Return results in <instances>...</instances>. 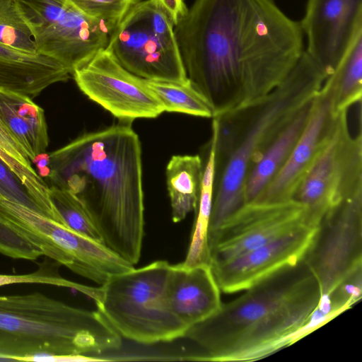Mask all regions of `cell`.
Masks as SVG:
<instances>
[{
    "label": "cell",
    "instance_id": "6da1fadb",
    "mask_svg": "<svg viewBox=\"0 0 362 362\" xmlns=\"http://www.w3.org/2000/svg\"><path fill=\"white\" fill-rule=\"evenodd\" d=\"M174 33L187 77L215 115L264 98L304 52L300 22L274 0H195Z\"/></svg>",
    "mask_w": 362,
    "mask_h": 362
},
{
    "label": "cell",
    "instance_id": "7a4b0ae2",
    "mask_svg": "<svg viewBox=\"0 0 362 362\" xmlns=\"http://www.w3.org/2000/svg\"><path fill=\"white\" fill-rule=\"evenodd\" d=\"M51 186L82 202L103 243L134 265L144 234L141 146L129 122L83 134L48 153Z\"/></svg>",
    "mask_w": 362,
    "mask_h": 362
},
{
    "label": "cell",
    "instance_id": "3957f363",
    "mask_svg": "<svg viewBox=\"0 0 362 362\" xmlns=\"http://www.w3.org/2000/svg\"><path fill=\"white\" fill-rule=\"evenodd\" d=\"M328 75L305 52L273 90L243 107L212 117L213 201L208 240L245 204L252 166L279 134L319 93Z\"/></svg>",
    "mask_w": 362,
    "mask_h": 362
},
{
    "label": "cell",
    "instance_id": "277c9868",
    "mask_svg": "<svg viewBox=\"0 0 362 362\" xmlns=\"http://www.w3.org/2000/svg\"><path fill=\"white\" fill-rule=\"evenodd\" d=\"M121 336L97 310L39 292L0 296V359L100 354L121 348Z\"/></svg>",
    "mask_w": 362,
    "mask_h": 362
},
{
    "label": "cell",
    "instance_id": "5b68a950",
    "mask_svg": "<svg viewBox=\"0 0 362 362\" xmlns=\"http://www.w3.org/2000/svg\"><path fill=\"white\" fill-rule=\"evenodd\" d=\"M170 267L167 261H155L112 275L98 287V311L122 337L143 344L184 337L188 327L167 301Z\"/></svg>",
    "mask_w": 362,
    "mask_h": 362
},
{
    "label": "cell",
    "instance_id": "8992f818",
    "mask_svg": "<svg viewBox=\"0 0 362 362\" xmlns=\"http://www.w3.org/2000/svg\"><path fill=\"white\" fill-rule=\"evenodd\" d=\"M317 286L318 282L303 259L257 282L235 300L222 303L210 317L187 328L184 338L202 350L191 360L220 361L244 333Z\"/></svg>",
    "mask_w": 362,
    "mask_h": 362
},
{
    "label": "cell",
    "instance_id": "52a82bcc",
    "mask_svg": "<svg viewBox=\"0 0 362 362\" xmlns=\"http://www.w3.org/2000/svg\"><path fill=\"white\" fill-rule=\"evenodd\" d=\"M127 71L146 80L188 78L174 25L158 0H138L111 33L105 47Z\"/></svg>",
    "mask_w": 362,
    "mask_h": 362
},
{
    "label": "cell",
    "instance_id": "ba28073f",
    "mask_svg": "<svg viewBox=\"0 0 362 362\" xmlns=\"http://www.w3.org/2000/svg\"><path fill=\"white\" fill-rule=\"evenodd\" d=\"M0 216L49 259L100 285L112 275L134 268L105 245L3 197Z\"/></svg>",
    "mask_w": 362,
    "mask_h": 362
},
{
    "label": "cell",
    "instance_id": "9c48e42d",
    "mask_svg": "<svg viewBox=\"0 0 362 362\" xmlns=\"http://www.w3.org/2000/svg\"><path fill=\"white\" fill-rule=\"evenodd\" d=\"M347 113L337 115L328 140L293 195L305 209L308 226L317 228L331 207L362 192L361 131L351 134Z\"/></svg>",
    "mask_w": 362,
    "mask_h": 362
},
{
    "label": "cell",
    "instance_id": "30bf717a",
    "mask_svg": "<svg viewBox=\"0 0 362 362\" xmlns=\"http://www.w3.org/2000/svg\"><path fill=\"white\" fill-rule=\"evenodd\" d=\"M38 54L71 71L105 48V25L84 14L71 0H18Z\"/></svg>",
    "mask_w": 362,
    "mask_h": 362
},
{
    "label": "cell",
    "instance_id": "8fae6325",
    "mask_svg": "<svg viewBox=\"0 0 362 362\" xmlns=\"http://www.w3.org/2000/svg\"><path fill=\"white\" fill-rule=\"evenodd\" d=\"M303 259L318 282L322 298L362 267V192L327 211Z\"/></svg>",
    "mask_w": 362,
    "mask_h": 362
},
{
    "label": "cell",
    "instance_id": "7c38bea8",
    "mask_svg": "<svg viewBox=\"0 0 362 362\" xmlns=\"http://www.w3.org/2000/svg\"><path fill=\"white\" fill-rule=\"evenodd\" d=\"M71 75L84 95L119 122L156 118L165 112L146 79L124 69L106 48L76 67Z\"/></svg>",
    "mask_w": 362,
    "mask_h": 362
},
{
    "label": "cell",
    "instance_id": "4fadbf2b",
    "mask_svg": "<svg viewBox=\"0 0 362 362\" xmlns=\"http://www.w3.org/2000/svg\"><path fill=\"white\" fill-rule=\"evenodd\" d=\"M304 207L290 200L245 204L209 240L210 266L226 262L305 224Z\"/></svg>",
    "mask_w": 362,
    "mask_h": 362
},
{
    "label": "cell",
    "instance_id": "5bb4252c",
    "mask_svg": "<svg viewBox=\"0 0 362 362\" xmlns=\"http://www.w3.org/2000/svg\"><path fill=\"white\" fill-rule=\"evenodd\" d=\"M317 228L303 225L226 262L211 265L221 291H245L304 257Z\"/></svg>",
    "mask_w": 362,
    "mask_h": 362
},
{
    "label": "cell",
    "instance_id": "9a60e30c",
    "mask_svg": "<svg viewBox=\"0 0 362 362\" xmlns=\"http://www.w3.org/2000/svg\"><path fill=\"white\" fill-rule=\"evenodd\" d=\"M300 24L308 40L305 52L329 76L362 28V0H307Z\"/></svg>",
    "mask_w": 362,
    "mask_h": 362
},
{
    "label": "cell",
    "instance_id": "2e32d148",
    "mask_svg": "<svg viewBox=\"0 0 362 362\" xmlns=\"http://www.w3.org/2000/svg\"><path fill=\"white\" fill-rule=\"evenodd\" d=\"M321 298L317 286L277 310L244 333L220 361L259 360L304 337V328Z\"/></svg>",
    "mask_w": 362,
    "mask_h": 362
},
{
    "label": "cell",
    "instance_id": "e0dca14e",
    "mask_svg": "<svg viewBox=\"0 0 362 362\" xmlns=\"http://www.w3.org/2000/svg\"><path fill=\"white\" fill-rule=\"evenodd\" d=\"M338 114L333 111L331 89L325 81L315 99L308 122L291 155L253 202L273 204L293 199L317 155L328 140Z\"/></svg>",
    "mask_w": 362,
    "mask_h": 362
},
{
    "label": "cell",
    "instance_id": "ac0fdd59",
    "mask_svg": "<svg viewBox=\"0 0 362 362\" xmlns=\"http://www.w3.org/2000/svg\"><path fill=\"white\" fill-rule=\"evenodd\" d=\"M165 293L170 309L188 327L216 313L223 303L209 264H170Z\"/></svg>",
    "mask_w": 362,
    "mask_h": 362
},
{
    "label": "cell",
    "instance_id": "d6986e66",
    "mask_svg": "<svg viewBox=\"0 0 362 362\" xmlns=\"http://www.w3.org/2000/svg\"><path fill=\"white\" fill-rule=\"evenodd\" d=\"M71 75L69 69L52 58L0 45V88L33 98L49 86L68 81Z\"/></svg>",
    "mask_w": 362,
    "mask_h": 362
},
{
    "label": "cell",
    "instance_id": "ffe728a7",
    "mask_svg": "<svg viewBox=\"0 0 362 362\" xmlns=\"http://www.w3.org/2000/svg\"><path fill=\"white\" fill-rule=\"evenodd\" d=\"M0 119L23 147L30 162L46 153L49 137L45 112L32 98L0 88Z\"/></svg>",
    "mask_w": 362,
    "mask_h": 362
},
{
    "label": "cell",
    "instance_id": "44dd1931",
    "mask_svg": "<svg viewBox=\"0 0 362 362\" xmlns=\"http://www.w3.org/2000/svg\"><path fill=\"white\" fill-rule=\"evenodd\" d=\"M315 99L279 134L250 170L244 188L245 204L259 196L286 162L308 122Z\"/></svg>",
    "mask_w": 362,
    "mask_h": 362
},
{
    "label": "cell",
    "instance_id": "7402d4cb",
    "mask_svg": "<svg viewBox=\"0 0 362 362\" xmlns=\"http://www.w3.org/2000/svg\"><path fill=\"white\" fill-rule=\"evenodd\" d=\"M165 175L172 219L178 223L197 209L202 181L203 159L199 155L173 156L166 166Z\"/></svg>",
    "mask_w": 362,
    "mask_h": 362
},
{
    "label": "cell",
    "instance_id": "603a6c76",
    "mask_svg": "<svg viewBox=\"0 0 362 362\" xmlns=\"http://www.w3.org/2000/svg\"><path fill=\"white\" fill-rule=\"evenodd\" d=\"M335 114L348 110L362 96V28L354 35L333 72L325 79Z\"/></svg>",
    "mask_w": 362,
    "mask_h": 362
},
{
    "label": "cell",
    "instance_id": "cb8c5ba5",
    "mask_svg": "<svg viewBox=\"0 0 362 362\" xmlns=\"http://www.w3.org/2000/svg\"><path fill=\"white\" fill-rule=\"evenodd\" d=\"M0 158L45 208L49 218L64 225L61 216L51 200L49 187L32 166L24 149L11 135L1 119Z\"/></svg>",
    "mask_w": 362,
    "mask_h": 362
},
{
    "label": "cell",
    "instance_id": "d4e9b609",
    "mask_svg": "<svg viewBox=\"0 0 362 362\" xmlns=\"http://www.w3.org/2000/svg\"><path fill=\"white\" fill-rule=\"evenodd\" d=\"M205 159L203 160V175L201 191L189 245L186 257L182 264L194 267L210 265V252L208 244L209 224L213 201L214 173V154L209 143Z\"/></svg>",
    "mask_w": 362,
    "mask_h": 362
},
{
    "label": "cell",
    "instance_id": "484cf974",
    "mask_svg": "<svg viewBox=\"0 0 362 362\" xmlns=\"http://www.w3.org/2000/svg\"><path fill=\"white\" fill-rule=\"evenodd\" d=\"M161 103L165 112H179L196 117L212 118L214 107L190 82L146 80Z\"/></svg>",
    "mask_w": 362,
    "mask_h": 362
},
{
    "label": "cell",
    "instance_id": "4316f807",
    "mask_svg": "<svg viewBox=\"0 0 362 362\" xmlns=\"http://www.w3.org/2000/svg\"><path fill=\"white\" fill-rule=\"evenodd\" d=\"M0 45L27 54H38L18 0H0Z\"/></svg>",
    "mask_w": 362,
    "mask_h": 362
},
{
    "label": "cell",
    "instance_id": "83f0119b",
    "mask_svg": "<svg viewBox=\"0 0 362 362\" xmlns=\"http://www.w3.org/2000/svg\"><path fill=\"white\" fill-rule=\"evenodd\" d=\"M49 187L51 200L65 226L85 237L104 244L88 212L78 198L66 189Z\"/></svg>",
    "mask_w": 362,
    "mask_h": 362
},
{
    "label": "cell",
    "instance_id": "f1b7e54d",
    "mask_svg": "<svg viewBox=\"0 0 362 362\" xmlns=\"http://www.w3.org/2000/svg\"><path fill=\"white\" fill-rule=\"evenodd\" d=\"M45 259L39 264L38 269L25 274H0V286L15 284H39L74 288L93 299L97 287L81 284L64 278L59 272L60 264Z\"/></svg>",
    "mask_w": 362,
    "mask_h": 362
},
{
    "label": "cell",
    "instance_id": "f546056e",
    "mask_svg": "<svg viewBox=\"0 0 362 362\" xmlns=\"http://www.w3.org/2000/svg\"><path fill=\"white\" fill-rule=\"evenodd\" d=\"M86 16L103 23L110 35L138 0H71Z\"/></svg>",
    "mask_w": 362,
    "mask_h": 362
},
{
    "label": "cell",
    "instance_id": "4dcf8cb0",
    "mask_svg": "<svg viewBox=\"0 0 362 362\" xmlns=\"http://www.w3.org/2000/svg\"><path fill=\"white\" fill-rule=\"evenodd\" d=\"M362 297V267L344 278L332 292L321 301L325 303L330 311L338 316L351 308Z\"/></svg>",
    "mask_w": 362,
    "mask_h": 362
},
{
    "label": "cell",
    "instance_id": "1f68e13d",
    "mask_svg": "<svg viewBox=\"0 0 362 362\" xmlns=\"http://www.w3.org/2000/svg\"><path fill=\"white\" fill-rule=\"evenodd\" d=\"M0 253L16 259L35 260L43 252L0 216Z\"/></svg>",
    "mask_w": 362,
    "mask_h": 362
},
{
    "label": "cell",
    "instance_id": "d6a6232c",
    "mask_svg": "<svg viewBox=\"0 0 362 362\" xmlns=\"http://www.w3.org/2000/svg\"><path fill=\"white\" fill-rule=\"evenodd\" d=\"M0 197H3L11 201L19 203L49 218L45 208L30 193L18 177L1 158Z\"/></svg>",
    "mask_w": 362,
    "mask_h": 362
},
{
    "label": "cell",
    "instance_id": "836d02e7",
    "mask_svg": "<svg viewBox=\"0 0 362 362\" xmlns=\"http://www.w3.org/2000/svg\"><path fill=\"white\" fill-rule=\"evenodd\" d=\"M170 16L174 26L187 13L188 8L185 0H158Z\"/></svg>",
    "mask_w": 362,
    "mask_h": 362
}]
</instances>
